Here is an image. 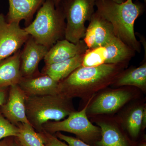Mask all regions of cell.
Segmentation results:
<instances>
[{
    "label": "cell",
    "mask_w": 146,
    "mask_h": 146,
    "mask_svg": "<svg viewBox=\"0 0 146 146\" xmlns=\"http://www.w3.org/2000/svg\"><path fill=\"white\" fill-rule=\"evenodd\" d=\"M128 63L104 64L77 68L59 82L58 94L72 99H89L98 91L113 84Z\"/></svg>",
    "instance_id": "cell-1"
},
{
    "label": "cell",
    "mask_w": 146,
    "mask_h": 146,
    "mask_svg": "<svg viewBox=\"0 0 146 146\" xmlns=\"http://www.w3.org/2000/svg\"><path fill=\"white\" fill-rule=\"evenodd\" d=\"M96 11L112 25L115 35L135 52H140L141 45L136 39L134 24L143 12L142 4L126 0L119 4L110 0H96Z\"/></svg>",
    "instance_id": "cell-2"
},
{
    "label": "cell",
    "mask_w": 146,
    "mask_h": 146,
    "mask_svg": "<svg viewBox=\"0 0 146 146\" xmlns=\"http://www.w3.org/2000/svg\"><path fill=\"white\" fill-rule=\"evenodd\" d=\"M25 107L27 119L38 133L47 122L61 121L76 111L72 99L59 94L26 97Z\"/></svg>",
    "instance_id": "cell-3"
},
{
    "label": "cell",
    "mask_w": 146,
    "mask_h": 146,
    "mask_svg": "<svg viewBox=\"0 0 146 146\" xmlns=\"http://www.w3.org/2000/svg\"><path fill=\"white\" fill-rule=\"evenodd\" d=\"M65 21L60 6L56 7L53 0H46L34 21L24 29L36 42L50 49L57 41L65 38Z\"/></svg>",
    "instance_id": "cell-4"
},
{
    "label": "cell",
    "mask_w": 146,
    "mask_h": 146,
    "mask_svg": "<svg viewBox=\"0 0 146 146\" xmlns=\"http://www.w3.org/2000/svg\"><path fill=\"white\" fill-rule=\"evenodd\" d=\"M96 0H61L59 6L66 20L65 39L77 44L84 38L85 23L90 21L96 6Z\"/></svg>",
    "instance_id": "cell-5"
},
{
    "label": "cell",
    "mask_w": 146,
    "mask_h": 146,
    "mask_svg": "<svg viewBox=\"0 0 146 146\" xmlns=\"http://www.w3.org/2000/svg\"><path fill=\"white\" fill-rule=\"evenodd\" d=\"M95 96L89 99L83 109L78 112H72L67 119L47 122L43 125V130L53 134L60 131L73 133L78 138L86 143L97 140L101 135L100 128L89 121L86 114L87 107Z\"/></svg>",
    "instance_id": "cell-6"
},
{
    "label": "cell",
    "mask_w": 146,
    "mask_h": 146,
    "mask_svg": "<svg viewBox=\"0 0 146 146\" xmlns=\"http://www.w3.org/2000/svg\"><path fill=\"white\" fill-rule=\"evenodd\" d=\"M18 22H8L0 13V60L21 49L29 36Z\"/></svg>",
    "instance_id": "cell-7"
},
{
    "label": "cell",
    "mask_w": 146,
    "mask_h": 146,
    "mask_svg": "<svg viewBox=\"0 0 146 146\" xmlns=\"http://www.w3.org/2000/svg\"><path fill=\"white\" fill-rule=\"evenodd\" d=\"M132 94L125 89H110L102 92L86 110L87 115L94 116L115 112L132 98Z\"/></svg>",
    "instance_id": "cell-8"
},
{
    "label": "cell",
    "mask_w": 146,
    "mask_h": 146,
    "mask_svg": "<svg viewBox=\"0 0 146 146\" xmlns=\"http://www.w3.org/2000/svg\"><path fill=\"white\" fill-rule=\"evenodd\" d=\"M89 22L83 39L88 49L104 46L116 36L112 25L97 11Z\"/></svg>",
    "instance_id": "cell-9"
},
{
    "label": "cell",
    "mask_w": 146,
    "mask_h": 146,
    "mask_svg": "<svg viewBox=\"0 0 146 146\" xmlns=\"http://www.w3.org/2000/svg\"><path fill=\"white\" fill-rule=\"evenodd\" d=\"M49 49L36 42L31 35L21 50L20 70L23 77L31 76L39 72L38 65Z\"/></svg>",
    "instance_id": "cell-10"
},
{
    "label": "cell",
    "mask_w": 146,
    "mask_h": 146,
    "mask_svg": "<svg viewBox=\"0 0 146 146\" xmlns=\"http://www.w3.org/2000/svg\"><path fill=\"white\" fill-rule=\"evenodd\" d=\"M26 98L18 84L11 86L6 102L0 107L3 115L14 125L20 123L30 124L26 114Z\"/></svg>",
    "instance_id": "cell-11"
},
{
    "label": "cell",
    "mask_w": 146,
    "mask_h": 146,
    "mask_svg": "<svg viewBox=\"0 0 146 146\" xmlns=\"http://www.w3.org/2000/svg\"><path fill=\"white\" fill-rule=\"evenodd\" d=\"M59 82L46 74L36 73L31 76L22 77L18 85L26 97L58 94Z\"/></svg>",
    "instance_id": "cell-12"
},
{
    "label": "cell",
    "mask_w": 146,
    "mask_h": 146,
    "mask_svg": "<svg viewBox=\"0 0 146 146\" xmlns=\"http://www.w3.org/2000/svg\"><path fill=\"white\" fill-rule=\"evenodd\" d=\"M88 49L83 40L74 44L64 39L58 40L49 50L44 60L45 65L62 62L83 54Z\"/></svg>",
    "instance_id": "cell-13"
},
{
    "label": "cell",
    "mask_w": 146,
    "mask_h": 146,
    "mask_svg": "<svg viewBox=\"0 0 146 146\" xmlns=\"http://www.w3.org/2000/svg\"><path fill=\"white\" fill-rule=\"evenodd\" d=\"M46 0H8L9 9L6 15L8 22L24 20L26 26L32 22L33 16Z\"/></svg>",
    "instance_id": "cell-14"
},
{
    "label": "cell",
    "mask_w": 146,
    "mask_h": 146,
    "mask_svg": "<svg viewBox=\"0 0 146 146\" xmlns=\"http://www.w3.org/2000/svg\"><path fill=\"white\" fill-rule=\"evenodd\" d=\"M21 49L14 54L0 60V88L18 84L22 75L20 70Z\"/></svg>",
    "instance_id": "cell-15"
},
{
    "label": "cell",
    "mask_w": 146,
    "mask_h": 146,
    "mask_svg": "<svg viewBox=\"0 0 146 146\" xmlns=\"http://www.w3.org/2000/svg\"><path fill=\"white\" fill-rule=\"evenodd\" d=\"M84 54L78 55L59 63L45 65L41 72L46 74L56 81L59 82L81 66Z\"/></svg>",
    "instance_id": "cell-16"
},
{
    "label": "cell",
    "mask_w": 146,
    "mask_h": 146,
    "mask_svg": "<svg viewBox=\"0 0 146 146\" xmlns=\"http://www.w3.org/2000/svg\"><path fill=\"white\" fill-rule=\"evenodd\" d=\"M104 46L107 52L106 64L128 63L136 52L116 36Z\"/></svg>",
    "instance_id": "cell-17"
},
{
    "label": "cell",
    "mask_w": 146,
    "mask_h": 146,
    "mask_svg": "<svg viewBox=\"0 0 146 146\" xmlns=\"http://www.w3.org/2000/svg\"><path fill=\"white\" fill-rule=\"evenodd\" d=\"M112 84L117 86H136L142 91H146V62L137 68L123 71Z\"/></svg>",
    "instance_id": "cell-18"
},
{
    "label": "cell",
    "mask_w": 146,
    "mask_h": 146,
    "mask_svg": "<svg viewBox=\"0 0 146 146\" xmlns=\"http://www.w3.org/2000/svg\"><path fill=\"white\" fill-rule=\"evenodd\" d=\"M101 129V139L98 146H127V143L119 129L112 124L104 121L98 123Z\"/></svg>",
    "instance_id": "cell-19"
},
{
    "label": "cell",
    "mask_w": 146,
    "mask_h": 146,
    "mask_svg": "<svg viewBox=\"0 0 146 146\" xmlns=\"http://www.w3.org/2000/svg\"><path fill=\"white\" fill-rule=\"evenodd\" d=\"M19 133L17 137L23 146H44L42 136L36 132L31 125L20 123L17 125Z\"/></svg>",
    "instance_id": "cell-20"
},
{
    "label": "cell",
    "mask_w": 146,
    "mask_h": 146,
    "mask_svg": "<svg viewBox=\"0 0 146 146\" xmlns=\"http://www.w3.org/2000/svg\"><path fill=\"white\" fill-rule=\"evenodd\" d=\"M144 108L142 106L133 108L126 118V127L131 136L133 138L138 136L142 127Z\"/></svg>",
    "instance_id": "cell-21"
},
{
    "label": "cell",
    "mask_w": 146,
    "mask_h": 146,
    "mask_svg": "<svg viewBox=\"0 0 146 146\" xmlns=\"http://www.w3.org/2000/svg\"><path fill=\"white\" fill-rule=\"evenodd\" d=\"M107 57V51L104 46L88 48L84 54L82 66L96 67L106 64Z\"/></svg>",
    "instance_id": "cell-22"
},
{
    "label": "cell",
    "mask_w": 146,
    "mask_h": 146,
    "mask_svg": "<svg viewBox=\"0 0 146 146\" xmlns=\"http://www.w3.org/2000/svg\"><path fill=\"white\" fill-rule=\"evenodd\" d=\"M19 129L3 115L0 108V141L9 137H17Z\"/></svg>",
    "instance_id": "cell-23"
},
{
    "label": "cell",
    "mask_w": 146,
    "mask_h": 146,
    "mask_svg": "<svg viewBox=\"0 0 146 146\" xmlns=\"http://www.w3.org/2000/svg\"><path fill=\"white\" fill-rule=\"evenodd\" d=\"M42 136L44 146H69L60 141L54 134L43 130L39 132Z\"/></svg>",
    "instance_id": "cell-24"
},
{
    "label": "cell",
    "mask_w": 146,
    "mask_h": 146,
    "mask_svg": "<svg viewBox=\"0 0 146 146\" xmlns=\"http://www.w3.org/2000/svg\"><path fill=\"white\" fill-rule=\"evenodd\" d=\"M54 134L58 138L66 142L69 146H91L78 138L66 136L60 132H56Z\"/></svg>",
    "instance_id": "cell-25"
},
{
    "label": "cell",
    "mask_w": 146,
    "mask_h": 146,
    "mask_svg": "<svg viewBox=\"0 0 146 146\" xmlns=\"http://www.w3.org/2000/svg\"><path fill=\"white\" fill-rule=\"evenodd\" d=\"M9 87L0 88V107L6 102L8 97Z\"/></svg>",
    "instance_id": "cell-26"
},
{
    "label": "cell",
    "mask_w": 146,
    "mask_h": 146,
    "mask_svg": "<svg viewBox=\"0 0 146 146\" xmlns=\"http://www.w3.org/2000/svg\"><path fill=\"white\" fill-rule=\"evenodd\" d=\"M13 137H7L0 141V146H12L11 143Z\"/></svg>",
    "instance_id": "cell-27"
},
{
    "label": "cell",
    "mask_w": 146,
    "mask_h": 146,
    "mask_svg": "<svg viewBox=\"0 0 146 146\" xmlns=\"http://www.w3.org/2000/svg\"><path fill=\"white\" fill-rule=\"evenodd\" d=\"M146 126V107L144 108L143 118H142V127H145Z\"/></svg>",
    "instance_id": "cell-28"
},
{
    "label": "cell",
    "mask_w": 146,
    "mask_h": 146,
    "mask_svg": "<svg viewBox=\"0 0 146 146\" xmlns=\"http://www.w3.org/2000/svg\"><path fill=\"white\" fill-rule=\"evenodd\" d=\"M11 145L12 146H23L18 141L17 138L15 137H13L12 138Z\"/></svg>",
    "instance_id": "cell-29"
},
{
    "label": "cell",
    "mask_w": 146,
    "mask_h": 146,
    "mask_svg": "<svg viewBox=\"0 0 146 146\" xmlns=\"http://www.w3.org/2000/svg\"><path fill=\"white\" fill-rule=\"evenodd\" d=\"M53 1L54 2L56 7H57L60 4L61 0H53Z\"/></svg>",
    "instance_id": "cell-30"
},
{
    "label": "cell",
    "mask_w": 146,
    "mask_h": 146,
    "mask_svg": "<svg viewBox=\"0 0 146 146\" xmlns=\"http://www.w3.org/2000/svg\"><path fill=\"white\" fill-rule=\"evenodd\" d=\"M110 1H112L115 2L117 3L120 4L124 2L126 0H110Z\"/></svg>",
    "instance_id": "cell-31"
},
{
    "label": "cell",
    "mask_w": 146,
    "mask_h": 146,
    "mask_svg": "<svg viewBox=\"0 0 146 146\" xmlns=\"http://www.w3.org/2000/svg\"><path fill=\"white\" fill-rule=\"evenodd\" d=\"M140 146H146V145L145 143H144L143 144H142V145H141Z\"/></svg>",
    "instance_id": "cell-32"
},
{
    "label": "cell",
    "mask_w": 146,
    "mask_h": 146,
    "mask_svg": "<svg viewBox=\"0 0 146 146\" xmlns=\"http://www.w3.org/2000/svg\"><path fill=\"white\" fill-rule=\"evenodd\" d=\"M137 1H138V0H137ZM145 2V3H146V0H143Z\"/></svg>",
    "instance_id": "cell-33"
}]
</instances>
